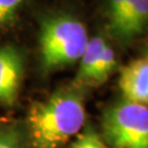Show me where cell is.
Returning <instances> with one entry per match:
<instances>
[{
    "instance_id": "obj_1",
    "label": "cell",
    "mask_w": 148,
    "mask_h": 148,
    "mask_svg": "<svg viewBox=\"0 0 148 148\" xmlns=\"http://www.w3.org/2000/svg\"><path fill=\"white\" fill-rule=\"evenodd\" d=\"M85 123L84 89L73 84L62 87L29 108L23 125L27 148H63Z\"/></svg>"
},
{
    "instance_id": "obj_2",
    "label": "cell",
    "mask_w": 148,
    "mask_h": 148,
    "mask_svg": "<svg viewBox=\"0 0 148 148\" xmlns=\"http://www.w3.org/2000/svg\"><path fill=\"white\" fill-rule=\"evenodd\" d=\"M89 40L86 25L73 14L56 12L44 16L38 31L42 73L51 74L79 62Z\"/></svg>"
},
{
    "instance_id": "obj_3",
    "label": "cell",
    "mask_w": 148,
    "mask_h": 148,
    "mask_svg": "<svg viewBox=\"0 0 148 148\" xmlns=\"http://www.w3.org/2000/svg\"><path fill=\"white\" fill-rule=\"evenodd\" d=\"M101 128L112 148H148V106L117 102L103 112Z\"/></svg>"
},
{
    "instance_id": "obj_4",
    "label": "cell",
    "mask_w": 148,
    "mask_h": 148,
    "mask_svg": "<svg viewBox=\"0 0 148 148\" xmlns=\"http://www.w3.org/2000/svg\"><path fill=\"white\" fill-rule=\"evenodd\" d=\"M108 30L126 45L148 27V0H106Z\"/></svg>"
},
{
    "instance_id": "obj_5",
    "label": "cell",
    "mask_w": 148,
    "mask_h": 148,
    "mask_svg": "<svg viewBox=\"0 0 148 148\" xmlns=\"http://www.w3.org/2000/svg\"><path fill=\"white\" fill-rule=\"evenodd\" d=\"M24 76V57L13 45L0 46V104L12 106L20 95Z\"/></svg>"
},
{
    "instance_id": "obj_6",
    "label": "cell",
    "mask_w": 148,
    "mask_h": 148,
    "mask_svg": "<svg viewBox=\"0 0 148 148\" xmlns=\"http://www.w3.org/2000/svg\"><path fill=\"white\" fill-rule=\"evenodd\" d=\"M119 87L124 100L148 106V58L134 59L120 70Z\"/></svg>"
},
{
    "instance_id": "obj_7",
    "label": "cell",
    "mask_w": 148,
    "mask_h": 148,
    "mask_svg": "<svg viewBox=\"0 0 148 148\" xmlns=\"http://www.w3.org/2000/svg\"><path fill=\"white\" fill-rule=\"evenodd\" d=\"M106 43L108 42L104 40V37L101 35H97L90 38L85 52L79 59V67L75 76L73 85L82 89L89 87L95 67L98 65V62L106 47Z\"/></svg>"
},
{
    "instance_id": "obj_8",
    "label": "cell",
    "mask_w": 148,
    "mask_h": 148,
    "mask_svg": "<svg viewBox=\"0 0 148 148\" xmlns=\"http://www.w3.org/2000/svg\"><path fill=\"white\" fill-rule=\"evenodd\" d=\"M116 64L117 62L115 57V52L111 47V45L106 43V47L102 52V55L98 62V65L95 67L89 87H99L103 85L114 73V70L116 68Z\"/></svg>"
},
{
    "instance_id": "obj_9",
    "label": "cell",
    "mask_w": 148,
    "mask_h": 148,
    "mask_svg": "<svg viewBox=\"0 0 148 148\" xmlns=\"http://www.w3.org/2000/svg\"><path fill=\"white\" fill-rule=\"evenodd\" d=\"M0 148H27L24 126L18 123L1 125Z\"/></svg>"
},
{
    "instance_id": "obj_10",
    "label": "cell",
    "mask_w": 148,
    "mask_h": 148,
    "mask_svg": "<svg viewBox=\"0 0 148 148\" xmlns=\"http://www.w3.org/2000/svg\"><path fill=\"white\" fill-rule=\"evenodd\" d=\"M68 148H106L100 135L91 125H86Z\"/></svg>"
},
{
    "instance_id": "obj_11",
    "label": "cell",
    "mask_w": 148,
    "mask_h": 148,
    "mask_svg": "<svg viewBox=\"0 0 148 148\" xmlns=\"http://www.w3.org/2000/svg\"><path fill=\"white\" fill-rule=\"evenodd\" d=\"M23 2L24 0H0V29L14 24Z\"/></svg>"
},
{
    "instance_id": "obj_12",
    "label": "cell",
    "mask_w": 148,
    "mask_h": 148,
    "mask_svg": "<svg viewBox=\"0 0 148 148\" xmlns=\"http://www.w3.org/2000/svg\"><path fill=\"white\" fill-rule=\"evenodd\" d=\"M146 57L148 58V40H147V43H146Z\"/></svg>"
}]
</instances>
